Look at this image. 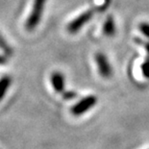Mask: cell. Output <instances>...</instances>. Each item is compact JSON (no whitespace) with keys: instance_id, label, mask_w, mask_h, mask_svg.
Returning <instances> with one entry per match:
<instances>
[{"instance_id":"1","label":"cell","mask_w":149,"mask_h":149,"mask_svg":"<svg viewBox=\"0 0 149 149\" xmlns=\"http://www.w3.org/2000/svg\"><path fill=\"white\" fill-rule=\"evenodd\" d=\"M47 0H34L31 12L25 21V29L28 32H33L39 26L42 20V14L45 9Z\"/></svg>"},{"instance_id":"2","label":"cell","mask_w":149,"mask_h":149,"mask_svg":"<svg viewBox=\"0 0 149 149\" xmlns=\"http://www.w3.org/2000/svg\"><path fill=\"white\" fill-rule=\"evenodd\" d=\"M96 12V8L90 9L83 13H81L78 17H76L74 19H72L69 23L66 25V31L69 34H76L83 28L86 24H88L93 17L94 14Z\"/></svg>"},{"instance_id":"3","label":"cell","mask_w":149,"mask_h":149,"mask_svg":"<svg viewBox=\"0 0 149 149\" xmlns=\"http://www.w3.org/2000/svg\"><path fill=\"white\" fill-rule=\"evenodd\" d=\"M97 97L95 95H88L82 98L81 100H79L77 103L71 107L70 112L72 116H83L85 113H87L88 111L96 105L97 103Z\"/></svg>"},{"instance_id":"4","label":"cell","mask_w":149,"mask_h":149,"mask_svg":"<svg viewBox=\"0 0 149 149\" xmlns=\"http://www.w3.org/2000/svg\"><path fill=\"white\" fill-rule=\"evenodd\" d=\"M94 60L97 65V70L101 77L104 79H110L112 77L113 68L105 54L102 52H96L94 55Z\"/></svg>"},{"instance_id":"5","label":"cell","mask_w":149,"mask_h":149,"mask_svg":"<svg viewBox=\"0 0 149 149\" xmlns=\"http://www.w3.org/2000/svg\"><path fill=\"white\" fill-rule=\"evenodd\" d=\"M50 82L54 88V91L57 93H63L65 91V76L62 72L60 71H54L50 75Z\"/></svg>"},{"instance_id":"6","label":"cell","mask_w":149,"mask_h":149,"mask_svg":"<svg viewBox=\"0 0 149 149\" xmlns=\"http://www.w3.org/2000/svg\"><path fill=\"white\" fill-rule=\"evenodd\" d=\"M102 31H103V34L109 38H112L116 35V21L113 15H109L106 17V19L103 23Z\"/></svg>"},{"instance_id":"7","label":"cell","mask_w":149,"mask_h":149,"mask_svg":"<svg viewBox=\"0 0 149 149\" xmlns=\"http://www.w3.org/2000/svg\"><path fill=\"white\" fill-rule=\"evenodd\" d=\"M12 78L9 75H4L0 78V102L3 100V98L6 95L9 88L11 87Z\"/></svg>"},{"instance_id":"8","label":"cell","mask_w":149,"mask_h":149,"mask_svg":"<svg viewBox=\"0 0 149 149\" xmlns=\"http://www.w3.org/2000/svg\"><path fill=\"white\" fill-rule=\"evenodd\" d=\"M0 49L2 50V52L7 57H11L14 54L13 48L11 47L10 44L8 43L7 40H5V38L3 37V35L1 33H0Z\"/></svg>"},{"instance_id":"9","label":"cell","mask_w":149,"mask_h":149,"mask_svg":"<svg viewBox=\"0 0 149 149\" xmlns=\"http://www.w3.org/2000/svg\"><path fill=\"white\" fill-rule=\"evenodd\" d=\"M62 94H63L64 99H65V100H72L77 96V93L73 91H65Z\"/></svg>"},{"instance_id":"10","label":"cell","mask_w":149,"mask_h":149,"mask_svg":"<svg viewBox=\"0 0 149 149\" xmlns=\"http://www.w3.org/2000/svg\"><path fill=\"white\" fill-rule=\"evenodd\" d=\"M111 2L112 0H104V2L101 4L99 7L96 8V12H99V13H103V12H106L109 8V6L111 5Z\"/></svg>"},{"instance_id":"11","label":"cell","mask_w":149,"mask_h":149,"mask_svg":"<svg viewBox=\"0 0 149 149\" xmlns=\"http://www.w3.org/2000/svg\"><path fill=\"white\" fill-rule=\"evenodd\" d=\"M141 72L145 78L149 79V60H146L141 65Z\"/></svg>"},{"instance_id":"12","label":"cell","mask_w":149,"mask_h":149,"mask_svg":"<svg viewBox=\"0 0 149 149\" xmlns=\"http://www.w3.org/2000/svg\"><path fill=\"white\" fill-rule=\"evenodd\" d=\"M139 30H141V32L144 35V36H146L147 38H149V24L146 23V22H142V23L139 24Z\"/></svg>"},{"instance_id":"13","label":"cell","mask_w":149,"mask_h":149,"mask_svg":"<svg viewBox=\"0 0 149 149\" xmlns=\"http://www.w3.org/2000/svg\"><path fill=\"white\" fill-rule=\"evenodd\" d=\"M6 62V60L4 57H2V56H0V65H2V64H4V63Z\"/></svg>"}]
</instances>
